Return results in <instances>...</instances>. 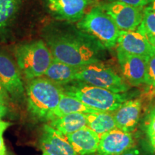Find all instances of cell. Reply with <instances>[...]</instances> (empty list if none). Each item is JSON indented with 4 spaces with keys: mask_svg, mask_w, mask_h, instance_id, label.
Returning <instances> with one entry per match:
<instances>
[{
    "mask_svg": "<svg viewBox=\"0 0 155 155\" xmlns=\"http://www.w3.org/2000/svg\"><path fill=\"white\" fill-rule=\"evenodd\" d=\"M0 82L15 100H20L24 96V86L19 70L12 60L2 53H0Z\"/></svg>",
    "mask_w": 155,
    "mask_h": 155,
    "instance_id": "cell-10",
    "label": "cell"
},
{
    "mask_svg": "<svg viewBox=\"0 0 155 155\" xmlns=\"http://www.w3.org/2000/svg\"><path fill=\"white\" fill-rule=\"evenodd\" d=\"M150 141V147L152 149L153 154L155 155V135L148 137Z\"/></svg>",
    "mask_w": 155,
    "mask_h": 155,
    "instance_id": "cell-30",
    "label": "cell"
},
{
    "mask_svg": "<svg viewBox=\"0 0 155 155\" xmlns=\"http://www.w3.org/2000/svg\"><path fill=\"white\" fill-rule=\"evenodd\" d=\"M42 155H48V154H45V153H43V154H42Z\"/></svg>",
    "mask_w": 155,
    "mask_h": 155,
    "instance_id": "cell-33",
    "label": "cell"
},
{
    "mask_svg": "<svg viewBox=\"0 0 155 155\" xmlns=\"http://www.w3.org/2000/svg\"><path fill=\"white\" fill-rule=\"evenodd\" d=\"M116 48L131 55L143 57H150L154 52L146 37L137 30H120Z\"/></svg>",
    "mask_w": 155,
    "mask_h": 155,
    "instance_id": "cell-13",
    "label": "cell"
},
{
    "mask_svg": "<svg viewBox=\"0 0 155 155\" xmlns=\"http://www.w3.org/2000/svg\"><path fill=\"white\" fill-rule=\"evenodd\" d=\"M63 93L77 98L89 107L98 111H115L127 101L125 94L74 81L62 86Z\"/></svg>",
    "mask_w": 155,
    "mask_h": 155,
    "instance_id": "cell-3",
    "label": "cell"
},
{
    "mask_svg": "<svg viewBox=\"0 0 155 155\" xmlns=\"http://www.w3.org/2000/svg\"><path fill=\"white\" fill-rule=\"evenodd\" d=\"M15 56L18 67L28 81L42 76L53 59L50 49L42 40L18 46Z\"/></svg>",
    "mask_w": 155,
    "mask_h": 155,
    "instance_id": "cell-5",
    "label": "cell"
},
{
    "mask_svg": "<svg viewBox=\"0 0 155 155\" xmlns=\"http://www.w3.org/2000/svg\"><path fill=\"white\" fill-rule=\"evenodd\" d=\"M111 2L117 1L127 4L128 5L137 7H145L152 2L153 0H110Z\"/></svg>",
    "mask_w": 155,
    "mask_h": 155,
    "instance_id": "cell-24",
    "label": "cell"
},
{
    "mask_svg": "<svg viewBox=\"0 0 155 155\" xmlns=\"http://www.w3.org/2000/svg\"><path fill=\"white\" fill-rule=\"evenodd\" d=\"M26 91L29 112L35 119L46 121L59 104L63 89L61 86L41 76L29 81Z\"/></svg>",
    "mask_w": 155,
    "mask_h": 155,
    "instance_id": "cell-2",
    "label": "cell"
},
{
    "mask_svg": "<svg viewBox=\"0 0 155 155\" xmlns=\"http://www.w3.org/2000/svg\"><path fill=\"white\" fill-rule=\"evenodd\" d=\"M146 37L147 40H148L149 42H150L153 49L155 51V35H144Z\"/></svg>",
    "mask_w": 155,
    "mask_h": 155,
    "instance_id": "cell-29",
    "label": "cell"
},
{
    "mask_svg": "<svg viewBox=\"0 0 155 155\" xmlns=\"http://www.w3.org/2000/svg\"><path fill=\"white\" fill-rule=\"evenodd\" d=\"M150 6L152 7V9L155 11V0H153L152 2L150 4Z\"/></svg>",
    "mask_w": 155,
    "mask_h": 155,
    "instance_id": "cell-31",
    "label": "cell"
},
{
    "mask_svg": "<svg viewBox=\"0 0 155 155\" xmlns=\"http://www.w3.org/2000/svg\"><path fill=\"white\" fill-rule=\"evenodd\" d=\"M145 83L148 86L155 87V51L147 61Z\"/></svg>",
    "mask_w": 155,
    "mask_h": 155,
    "instance_id": "cell-22",
    "label": "cell"
},
{
    "mask_svg": "<svg viewBox=\"0 0 155 155\" xmlns=\"http://www.w3.org/2000/svg\"><path fill=\"white\" fill-rule=\"evenodd\" d=\"M81 68L71 66L53 59V61L44 75L45 78L53 83L63 86L75 81V75Z\"/></svg>",
    "mask_w": 155,
    "mask_h": 155,
    "instance_id": "cell-17",
    "label": "cell"
},
{
    "mask_svg": "<svg viewBox=\"0 0 155 155\" xmlns=\"http://www.w3.org/2000/svg\"><path fill=\"white\" fill-rule=\"evenodd\" d=\"M9 100V94L6 91V90L4 88V87L0 82V102H2L4 104H7V101Z\"/></svg>",
    "mask_w": 155,
    "mask_h": 155,
    "instance_id": "cell-26",
    "label": "cell"
},
{
    "mask_svg": "<svg viewBox=\"0 0 155 155\" xmlns=\"http://www.w3.org/2000/svg\"><path fill=\"white\" fill-rule=\"evenodd\" d=\"M21 0H0V31L10 24L17 15Z\"/></svg>",
    "mask_w": 155,
    "mask_h": 155,
    "instance_id": "cell-20",
    "label": "cell"
},
{
    "mask_svg": "<svg viewBox=\"0 0 155 155\" xmlns=\"http://www.w3.org/2000/svg\"><path fill=\"white\" fill-rule=\"evenodd\" d=\"M92 155H94V154H92Z\"/></svg>",
    "mask_w": 155,
    "mask_h": 155,
    "instance_id": "cell-34",
    "label": "cell"
},
{
    "mask_svg": "<svg viewBox=\"0 0 155 155\" xmlns=\"http://www.w3.org/2000/svg\"><path fill=\"white\" fill-rule=\"evenodd\" d=\"M94 0H42L50 14L58 20L75 22L86 15Z\"/></svg>",
    "mask_w": 155,
    "mask_h": 155,
    "instance_id": "cell-8",
    "label": "cell"
},
{
    "mask_svg": "<svg viewBox=\"0 0 155 155\" xmlns=\"http://www.w3.org/2000/svg\"><path fill=\"white\" fill-rule=\"evenodd\" d=\"M75 81L110 91L116 94L127 92L129 84L110 67L100 63L81 67L75 75Z\"/></svg>",
    "mask_w": 155,
    "mask_h": 155,
    "instance_id": "cell-6",
    "label": "cell"
},
{
    "mask_svg": "<svg viewBox=\"0 0 155 155\" xmlns=\"http://www.w3.org/2000/svg\"><path fill=\"white\" fill-rule=\"evenodd\" d=\"M78 29L96 40L104 49L117 45L120 30L99 5L93 7L77 24Z\"/></svg>",
    "mask_w": 155,
    "mask_h": 155,
    "instance_id": "cell-4",
    "label": "cell"
},
{
    "mask_svg": "<svg viewBox=\"0 0 155 155\" xmlns=\"http://www.w3.org/2000/svg\"><path fill=\"white\" fill-rule=\"evenodd\" d=\"M65 136L78 155L93 154L98 150L99 136L88 127Z\"/></svg>",
    "mask_w": 155,
    "mask_h": 155,
    "instance_id": "cell-15",
    "label": "cell"
},
{
    "mask_svg": "<svg viewBox=\"0 0 155 155\" xmlns=\"http://www.w3.org/2000/svg\"><path fill=\"white\" fill-rule=\"evenodd\" d=\"M87 127L96 132L99 137L108 131L116 129L114 115L107 111H97L86 114Z\"/></svg>",
    "mask_w": 155,
    "mask_h": 155,
    "instance_id": "cell-19",
    "label": "cell"
},
{
    "mask_svg": "<svg viewBox=\"0 0 155 155\" xmlns=\"http://www.w3.org/2000/svg\"><path fill=\"white\" fill-rule=\"evenodd\" d=\"M141 111L140 99L127 101L116 111L114 117L116 128L126 132H132L138 124Z\"/></svg>",
    "mask_w": 155,
    "mask_h": 155,
    "instance_id": "cell-14",
    "label": "cell"
},
{
    "mask_svg": "<svg viewBox=\"0 0 155 155\" xmlns=\"http://www.w3.org/2000/svg\"><path fill=\"white\" fill-rule=\"evenodd\" d=\"M121 155H140V153H139V151L137 148L131 147V148L129 149Z\"/></svg>",
    "mask_w": 155,
    "mask_h": 155,
    "instance_id": "cell-27",
    "label": "cell"
},
{
    "mask_svg": "<svg viewBox=\"0 0 155 155\" xmlns=\"http://www.w3.org/2000/svg\"><path fill=\"white\" fill-rule=\"evenodd\" d=\"M146 131L148 137L155 135V114L150 112L146 123Z\"/></svg>",
    "mask_w": 155,
    "mask_h": 155,
    "instance_id": "cell-25",
    "label": "cell"
},
{
    "mask_svg": "<svg viewBox=\"0 0 155 155\" xmlns=\"http://www.w3.org/2000/svg\"><path fill=\"white\" fill-rule=\"evenodd\" d=\"M134 146L132 134L116 128L100 137L96 153L97 155H121Z\"/></svg>",
    "mask_w": 155,
    "mask_h": 155,
    "instance_id": "cell-11",
    "label": "cell"
},
{
    "mask_svg": "<svg viewBox=\"0 0 155 155\" xmlns=\"http://www.w3.org/2000/svg\"><path fill=\"white\" fill-rule=\"evenodd\" d=\"M116 53L121 73L128 84L139 86L145 83L149 57L131 55L119 48H116Z\"/></svg>",
    "mask_w": 155,
    "mask_h": 155,
    "instance_id": "cell-9",
    "label": "cell"
},
{
    "mask_svg": "<svg viewBox=\"0 0 155 155\" xmlns=\"http://www.w3.org/2000/svg\"><path fill=\"white\" fill-rule=\"evenodd\" d=\"M49 125L65 135L74 133L87 127L86 114L74 113L52 120Z\"/></svg>",
    "mask_w": 155,
    "mask_h": 155,
    "instance_id": "cell-18",
    "label": "cell"
},
{
    "mask_svg": "<svg viewBox=\"0 0 155 155\" xmlns=\"http://www.w3.org/2000/svg\"><path fill=\"white\" fill-rule=\"evenodd\" d=\"M43 37L53 59L73 67L99 63V54L104 50L91 37L79 30L67 32L47 28Z\"/></svg>",
    "mask_w": 155,
    "mask_h": 155,
    "instance_id": "cell-1",
    "label": "cell"
},
{
    "mask_svg": "<svg viewBox=\"0 0 155 155\" xmlns=\"http://www.w3.org/2000/svg\"><path fill=\"white\" fill-rule=\"evenodd\" d=\"M40 147L48 155H78L67 137L49 124L44 126L40 139Z\"/></svg>",
    "mask_w": 155,
    "mask_h": 155,
    "instance_id": "cell-12",
    "label": "cell"
},
{
    "mask_svg": "<svg viewBox=\"0 0 155 155\" xmlns=\"http://www.w3.org/2000/svg\"><path fill=\"white\" fill-rule=\"evenodd\" d=\"M119 30L135 31L141 23L144 7H137L114 1L99 5Z\"/></svg>",
    "mask_w": 155,
    "mask_h": 155,
    "instance_id": "cell-7",
    "label": "cell"
},
{
    "mask_svg": "<svg viewBox=\"0 0 155 155\" xmlns=\"http://www.w3.org/2000/svg\"><path fill=\"white\" fill-rule=\"evenodd\" d=\"M11 124L9 122L4 121L0 119V155H5L6 154V147L4 141L3 134L4 132L7 130V129Z\"/></svg>",
    "mask_w": 155,
    "mask_h": 155,
    "instance_id": "cell-23",
    "label": "cell"
},
{
    "mask_svg": "<svg viewBox=\"0 0 155 155\" xmlns=\"http://www.w3.org/2000/svg\"><path fill=\"white\" fill-rule=\"evenodd\" d=\"M97 111H98L86 106V104L74 97L68 96L63 93L58 106L48 116L46 121H50L52 120L58 119L70 114H90Z\"/></svg>",
    "mask_w": 155,
    "mask_h": 155,
    "instance_id": "cell-16",
    "label": "cell"
},
{
    "mask_svg": "<svg viewBox=\"0 0 155 155\" xmlns=\"http://www.w3.org/2000/svg\"><path fill=\"white\" fill-rule=\"evenodd\" d=\"M137 31L144 35H155V11L151 6L144 8V17Z\"/></svg>",
    "mask_w": 155,
    "mask_h": 155,
    "instance_id": "cell-21",
    "label": "cell"
},
{
    "mask_svg": "<svg viewBox=\"0 0 155 155\" xmlns=\"http://www.w3.org/2000/svg\"><path fill=\"white\" fill-rule=\"evenodd\" d=\"M5 155H6V154H5Z\"/></svg>",
    "mask_w": 155,
    "mask_h": 155,
    "instance_id": "cell-35",
    "label": "cell"
},
{
    "mask_svg": "<svg viewBox=\"0 0 155 155\" xmlns=\"http://www.w3.org/2000/svg\"><path fill=\"white\" fill-rule=\"evenodd\" d=\"M7 108L6 107L5 104H2V102H0V119L7 114Z\"/></svg>",
    "mask_w": 155,
    "mask_h": 155,
    "instance_id": "cell-28",
    "label": "cell"
},
{
    "mask_svg": "<svg viewBox=\"0 0 155 155\" xmlns=\"http://www.w3.org/2000/svg\"><path fill=\"white\" fill-rule=\"evenodd\" d=\"M151 112H152V114H155V104H154V107H153L152 110V111H151Z\"/></svg>",
    "mask_w": 155,
    "mask_h": 155,
    "instance_id": "cell-32",
    "label": "cell"
}]
</instances>
